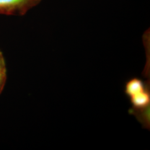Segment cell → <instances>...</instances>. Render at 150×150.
I'll list each match as a JSON object with an SVG mask.
<instances>
[{"instance_id": "277c9868", "label": "cell", "mask_w": 150, "mask_h": 150, "mask_svg": "<svg viewBox=\"0 0 150 150\" xmlns=\"http://www.w3.org/2000/svg\"><path fill=\"white\" fill-rule=\"evenodd\" d=\"M6 72L5 58L2 52L0 50V73Z\"/></svg>"}, {"instance_id": "3957f363", "label": "cell", "mask_w": 150, "mask_h": 150, "mask_svg": "<svg viewBox=\"0 0 150 150\" xmlns=\"http://www.w3.org/2000/svg\"><path fill=\"white\" fill-rule=\"evenodd\" d=\"M7 80L6 72L0 73V94L3 91Z\"/></svg>"}, {"instance_id": "6da1fadb", "label": "cell", "mask_w": 150, "mask_h": 150, "mask_svg": "<svg viewBox=\"0 0 150 150\" xmlns=\"http://www.w3.org/2000/svg\"><path fill=\"white\" fill-rule=\"evenodd\" d=\"M42 0H0V15L23 16Z\"/></svg>"}, {"instance_id": "7a4b0ae2", "label": "cell", "mask_w": 150, "mask_h": 150, "mask_svg": "<svg viewBox=\"0 0 150 150\" xmlns=\"http://www.w3.org/2000/svg\"><path fill=\"white\" fill-rule=\"evenodd\" d=\"M123 91L129 99L146 93H150V79L144 81L139 77H131L125 82Z\"/></svg>"}]
</instances>
